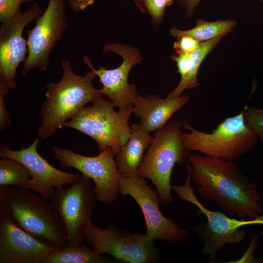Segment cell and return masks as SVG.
<instances>
[{
  "label": "cell",
  "mask_w": 263,
  "mask_h": 263,
  "mask_svg": "<svg viewBox=\"0 0 263 263\" xmlns=\"http://www.w3.org/2000/svg\"><path fill=\"white\" fill-rule=\"evenodd\" d=\"M153 136L145 131L139 123L132 125L128 141L120 149L115 159L121 175L133 177L149 148Z\"/></svg>",
  "instance_id": "cell-18"
},
{
  "label": "cell",
  "mask_w": 263,
  "mask_h": 263,
  "mask_svg": "<svg viewBox=\"0 0 263 263\" xmlns=\"http://www.w3.org/2000/svg\"><path fill=\"white\" fill-rule=\"evenodd\" d=\"M181 4L186 10L187 17H191L194 13L196 7L198 5L200 0H179Z\"/></svg>",
  "instance_id": "cell-30"
},
{
  "label": "cell",
  "mask_w": 263,
  "mask_h": 263,
  "mask_svg": "<svg viewBox=\"0 0 263 263\" xmlns=\"http://www.w3.org/2000/svg\"></svg>",
  "instance_id": "cell-32"
},
{
  "label": "cell",
  "mask_w": 263,
  "mask_h": 263,
  "mask_svg": "<svg viewBox=\"0 0 263 263\" xmlns=\"http://www.w3.org/2000/svg\"><path fill=\"white\" fill-rule=\"evenodd\" d=\"M181 138L190 151H197L213 158L235 161L246 154L256 145V134L246 125L243 110L225 119L210 133L195 129L184 122Z\"/></svg>",
  "instance_id": "cell-5"
},
{
  "label": "cell",
  "mask_w": 263,
  "mask_h": 263,
  "mask_svg": "<svg viewBox=\"0 0 263 263\" xmlns=\"http://www.w3.org/2000/svg\"><path fill=\"white\" fill-rule=\"evenodd\" d=\"M52 150L61 167L74 168L94 181L93 190L97 201L112 204L116 200L120 193V174L111 148H107L94 156L57 146L53 147Z\"/></svg>",
  "instance_id": "cell-10"
},
{
  "label": "cell",
  "mask_w": 263,
  "mask_h": 263,
  "mask_svg": "<svg viewBox=\"0 0 263 263\" xmlns=\"http://www.w3.org/2000/svg\"><path fill=\"white\" fill-rule=\"evenodd\" d=\"M119 192L132 197L140 207L146 222V234L150 239L166 241L169 244L188 240L189 232L177 221L165 217L161 213L157 192L147 185L145 178L120 175Z\"/></svg>",
  "instance_id": "cell-12"
},
{
  "label": "cell",
  "mask_w": 263,
  "mask_h": 263,
  "mask_svg": "<svg viewBox=\"0 0 263 263\" xmlns=\"http://www.w3.org/2000/svg\"><path fill=\"white\" fill-rule=\"evenodd\" d=\"M189 100L187 95L161 98L158 95L139 96L133 113L139 118L142 128L150 133L165 126L171 116Z\"/></svg>",
  "instance_id": "cell-17"
},
{
  "label": "cell",
  "mask_w": 263,
  "mask_h": 263,
  "mask_svg": "<svg viewBox=\"0 0 263 263\" xmlns=\"http://www.w3.org/2000/svg\"><path fill=\"white\" fill-rule=\"evenodd\" d=\"M43 11L38 3L17 13L0 28V94L5 95L17 86V70L28 54L27 41L23 37L26 25Z\"/></svg>",
  "instance_id": "cell-13"
},
{
  "label": "cell",
  "mask_w": 263,
  "mask_h": 263,
  "mask_svg": "<svg viewBox=\"0 0 263 263\" xmlns=\"http://www.w3.org/2000/svg\"><path fill=\"white\" fill-rule=\"evenodd\" d=\"M187 169L204 200L214 202L230 216L254 219L263 214L256 184L235 161L190 154Z\"/></svg>",
  "instance_id": "cell-1"
},
{
  "label": "cell",
  "mask_w": 263,
  "mask_h": 263,
  "mask_svg": "<svg viewBox=\"0 0 263 263\" xmlns=\"http://www.w3.org/2000/svg\"><path fill=\"white\" fill-rule=\"evenodd\" d=\"M103 51L114 53L120 56L123 60L122 63L114 69H107L100 66L95 69L91 60L87 56H83L84 62L94 71L102 85V88L98 89L99 93L106 95L114 108L120 109L133 106L139 95L135 85L129 83L128 78L132 68L142 61L140 52L130 45L118 43L105 44Z\"/></svg>",
  "instance_id": "cell-14"
},
{
  "label": "cell",
  "mask_w": 263,
  "mask_h": 263,
  "mask_svg": "<svg viewBox=\"0 0 263 263\" xmlns=\"http://www.w3.org/2000/svg\"><path fill=\"white\" fill-rule=\"evenodd\" d=\"M31 174L20 162L9 158L0 159V187L13 186L27 188Z\"/></svg>",
  "instance_id": "cell-22"
},
{
  "label": "cell",
  "mask_w": 263,
  "mask_h": 263,
  "mask_svg": "<svg viewBox=\"0 0 263 263\" xmlns=\"http://www.w3.org/2000/svg\"><path fill=\"white\" fill-rule=\"evenodd\" d=\"M171 59L176 62L177 71L184 79L188 75L191 64V54L184 51H177L171 56Z\"/></svg>",
  "instance_id": "cell-26"
},
{
  "label": "cell",
  "mask_w": 263,
  "mask_h": 263,
  "mask_svg": "<svg viewBox=\"0 0 263 263\" xmlns=\"http://www.w3.org/2000/svg\"><path fill=\"white\" fill-rule=\"evenodd\" d=\"M174 0H166L167 6H170L173 3Z\"/></svg>",
  "instance_id": "cell-31"
},
{
  "label": "cell",
  "mask_w": 263,
  "mask_h": 263,
  "mask_svg": "<svg viewBox=\"0 0 263 263\" xmlns=\"http://www.w3.org/2000/svg\"><path fill=\"white\" fill-rule=\"evenodd\" d=\"M39 141V139L37 137L30 146L22 147L18 150H13L7 145L2 144L0 157L12 158L23 164L31 174L27 189L48 200L52 197L54 188L70 185L81 175L78 173L66 172L50 165L37 150Z\"/></svg>",
  "instance_id": "cell-15"
},
{
  "label": "cell",
  "mask_w": 263,
  "mask_h": 263,
  "mask_svg": "<svg viewBox=\"0 0 263 263\" xmlns=\"http://www.w3.org/2000/svg\"><path fill=\"white\" fill-rule=\"evenodd\" d=\"M85 240L97 253L128 263H156L161 257L154 241L146 234L132 232L111 224L104 229L92 222Z\"/></svg>",
  "instance_id": "cell-9"
},
{
  "label": "cell",
  "mask_w": 263,
  "mask_h": 263,
  "mask_svg": "<svg viewBox=\"0 0 263 263\" xmlns=\"http://www.w3.org/2000/svg\"><path fill=\"white\" fill-rule=\"evenodd\" d=\"M113 260L97 253L84 244L58 249L51 253L44 263H109Z\"/></svg>",
  "instance_id": "cell-21"
},
{
  "label": "cell",
  "mask_w": 263,
  "mask_h": 263,
  "mask_svg": "<svg viewBox=\"0 0 263 263\" xmlns=\"http://www.w3.org/2000/svg\"><path fill=\"white\" fill-rule=\"evenodd\" d=\"M236 22L232 20L207 21L198 20L196 26L189 30H181L173 27L170 30V35L176 39L181 36L192 37L199 41H206L221 36L225 35L232 31Z\"/></svg>",
  "instance_id": "cell-19"
},
{
  "label": "cell",
  "mask_w": 263,
  "mask_h": 263,
  "mask_svg": "<svg viewBox=\"0 0 263 263\" xmlns=\"http://www.w3.org/2000/svg\"><path fill=\"white\" fill-rule=\"evenodd\" d=\"M225 36H221L212 39L201 42L199 47L191 54V64L187 76L180 80L176 87L170 92L167 97L174 98L181 96L185 90L198 87L199 68L206 56L216 46L220 40Z\"/></svg>",
  "instance_id": "cell-20"
},
{
  "label": "cell",
  "mask_w": 263,
  "mask_h": 263,
  "mask_svg": "<svg viewBox=\"0 0 263 263\" xmlns=\"http://www.w3.org/2000/svg\"><path fill=\"white\" fill-rule=\"evenodd\" d=\"M35 0H0V21L4 23L20 11L21 4Z\"/></svg>",
  "instance_id": "cell-25"
},
{
  "label": "cell",
  "mask_w": 263,
  "mask_h": 263,
  "mask_svg": "<svg viewBox=\"0 0 263 263\" xmlns=\"http://www.w3.org/2000/svg\"><path fill=\"white\" fill-rule=\"evenodd\" d=\"M243 112L246 125L256 134L263 143V108L245 106Z\"/></svg>",
  "instance_id": "cell-24"
},
{
  "label": "cell",
  "mask_w": 263,
  "mask_h": 263,
  "mask_svg": "<svg viewBox=\"0 0 263 263\" xmlns=\"http://www.w3.org/2000/svg\"><path fill=\"white\" fill-rule=\"evenodd\" d=\"M4 95L0 94V130L3 131L7 128L12 121L11 115L4 100Z\"/></svg>",
  "instance_id": "cell-28"
},
{
  "label": "cell",
  "mask_w": 263,
  "mask_h": 263,
  "mask_svg": "<svg viewBox=\"0 0 263 263\" xmlns=\"http://www.w3.org/2000/svg\"><path fill=\"white\" fill-rule=\"evenodd\" d=\"M68 23L66 0H49L45 11L36 19L34 27L27 31L28 54L23 62L22 75L35 68L43 71L47 69L51 52Z\"/></svg>",
  "instance_id": "cell-11"
},
{
  "label": "cell",
  "mask_w": 263,
  "mask_h": 263,
  "mask_svg": "<svg viewBox=\"0 0 263 263\" xmlns=\"http://www.w3.org/2000/svg\"><path fill=\"white\" fill-rule=\"evenodd\" d=\"M61 68L60 80L45 84L46 98L40 109L41 124L37 136L39 140L52 137L88 103L103 96L94 86L96 75L93 70L84 75H77L69 59L62 60Z\"/></svg>",
  "instance_id": "cell-2"
},
{
  "label": "cell",
  "mask_w": 263,
  "mask_h": 263,
  "mask_svg": "<svg viewBox=\"0 0 263 263\" xmlns=\"http://www.w3.org/2000/svg\"><path fill=\"white\" fill-rule=\"evenodd\" d=\"M182 125L176 119L155 132L137 172L138 176L152 182L164 205L173 201L170 180L174 165L188 160L191 154L181 138Z\"/></svg>",
  "instance_id": "cell-4"
},
{
  "label": "cell",
  "mask_w": 263,
  "mask_h": 263,
  "mask_svg": "<svg viewBox=\"0 0 263 263\" xmlns=\"http://www.w3.org/2000/svg\"><path fill=\"white\" fill-rule=\"evenodd\" d=\"M51 200L65 226L68 246L81 244L92 223L91 217L96 201L91 179L81 175L67 188H56Z\"/></svg>",
  "instance_id": "cell-8"
},
{
  "label": "cell",
  "mask_w": 263,
  "mask_h": 263,
  "mask_svg": "<svg viewBox=\"0 0 263 263\" xmlns=\"http://www.w3.org/2000/svg\"><path fill=\"white\" fill-rule=\"evenodd\" d=\"M59 249L36 239L0 212V263H44Z\"/></svg>",
  "instance_id": "cell-16"
},
{
  "label": "cell",
  "mask_w": 263,
  "mask_h": 263,
  "mask_svg": "<svg viewBox=\"0 0 263 263\" xmlns=\"http://www.w3.org/2000/svg\"><path fill=\"white\" fill-rule=\"evenodd\" d=\"M114 108L111 102L102 96L91 106L83 107L64 127L90 136L97 143L99 152L110 148L116 155L130 138L129 120L133 113V106L120 108L117 111Z\"/></svg>",
  "instance_id": "cell-6"
},
{
  "label": "cell",
  "mask_w": 263,
  "mask_h": 263,
  "mask_svg": "<svg viewBox=\"0 0 263 263\" xmlns=\"http://www.w3.org/2000/svg\"><path fill=\"white\" fill-rule=\"evenodd\" d=\"M137 7L143 13L149 14L155 27H158L164 18L166 0H134Z\"/></svg>",
  "instance_id": "cell-23"
},
{
  "label": "cell",
  "mask_w": 263,
  "mask_h": 263,
  "mask_svg": "<svg viewBox=\"0 0 263 263\" xmlns=\"http://www.w3.org/2000/svg\"><path fill=\"white\" fill-rule=\"evenodd\" d=\"M187 178L183 185L171 186L180 199L194 205L198 209V213L207 218L204 224L193 226V229L198 238L202 241L204 248L202 252L210 257L211 261L216 259L217 253L226 244L240 243L246 237L244 225L263 224V214L254 219H236L225 214L209 209L198 199L190 185L191 179L187 169Z\"/></svg>",
  "instance_id": "cell-7"
},
{
  "label": "cell",
  "mask_w": 263,
  "mask_h": 263,
  "mask_svg": "<svg viewBox=\"0 0 263 263\" xmlns=\"http://www.w3.org/2000/svg\"><path fill=\"white\" fill-rule=\"evenodd\" d=\"M30 189L0 187V212L38 240L60 249L68 246L65 226L51 203Z\"/></svg>",
  "instance_id": "cell-3"
},
{
  "label": "cell",
  "mask_w": 263,
  "mask_h": 263,
  "mask_svg": "<svg viewBox=\"0 0 263 263\" xmlns=\"http://www.w3.org/2000/svg\"><path fill=\"white\" fill-rule=\"evenodd\" d=\"M173 44V48L176 52L184 51L191 54L200 45V41L187 36H181L177 38Z\"/></svg>",
  "instance_id": "cell-27"
},
{
  "label": "cell",
  "mask_w": 263,
  "mask_h": 263,
  "mask_svg": "<svg viewBox=\"0 0 263 263\" xmlns=\"http://www.w3.org/2000/svg\"><path fill=\"white\" fill-rule=\"evenodd\" d=\"M94 2V0H68L71 8L76 12L84 10Z\"/></svg>",
  "instance_id": "cell-29"
}]
</instances>
